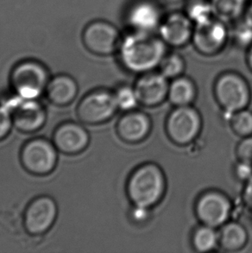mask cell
Returning a JSON list of instances; mask_svg holds the SVG:
<instances>
[{"mask_svg": "<svg viewBox=\"0 0 252 253\" xmlns=\"http://www.w3.org/2000/svg\"><path fill=\"white\" fill-rule=\"evenodd\" d=\"M118 109L113 92L106 89H96L83 96L76 113L82 123L97 126L111 120Z\"/></svg>", "mask_w": 252, "mask_h": 253, "instance_id": "6", "label": "cell"}, {"mask_svg": "<svg viewBox=\"0 0 252 253\" xmlns=\"http://www.w3.org/2000/svg\"><path fill=\"white\" fill-rule=\"evenodd\" d=\"M79 92L77 82L72 76L61 74L54 76L46 89L48 101L56 106H67L75 101Z\"/></svg>", "mask_w": 252, "mask_h": 253, "instance_id": "17", "label": "cell"}, {"mask_svg": "<svg viewBox=\"0 0 252 253\" xmlns=\"http://www.w3.org/2000/svg\"><path fill=\"white\" fill-rule=\"evenodd\" d=\"M123 36L119 29L106 21H94L85 27L82 40L85 48L97 55H113L120 48Z\"/></svg>", "mask_w": 252, "mask_h": 253, "instance_id": "10", "label": "cell"}, {"mask_svg": "<svg viewBox=\"0 0 252 253\" xmlns=\"http://www.w3.org/2000/svg\"><path fill=\"white\" fill-rule=\"evenodd\" d=\"M247 49H248V52H247V62H248L250 69L252 70V45H251Z\"/></svg>", "mask_w": 252, "mask_h": 253, "instance_id": "34", "label": "cell"}, {"mask_svg": "<svg viewBox=\"0 0 252 253\" xmlns=\"http://www.w3.org/2000/svg\"><path fill=\"white\" fill-rule=\"evenodd\" d=\"M118 52L126 69L145 74L159 67L167 54V45L154 33L130 31L124 36Z\"/></svg>", "mask_w": 252, "mask_h": 253, "instance_id": "1", "label": "cell"}, {"mask_svg": "<svg viewBox=\"0 0 252 253\" xmlns=\"http://www.w3.org/2000/svg\"><path fill=\"white\" fill-rule=\"evenodd\" d=\"M218 240V235L211 226H202L194 233V247L201 253L212 250L217 246Z\"/></svg>", "mask_w": 252, "mask_h": 253, "instance_id": "23", "label": "cell"}, {"mask_svg": "<svg viewBox=\"0 0 252 253\" xmlns=\"http://www.w3.org/2000/svg\"><path fill=\"white\" fill-rule=\"evenodd\" d=\"M13 127V122L10 113L2 103H0V142L10 135Z\"/></svg>", "mask_w": 252, "mask_h": 253, "instance_id": "28", "label": "cell"}, {"mask_svg": "<svg viewBox=\"0 0 252 253\" xmlns=\"http://www.w3.org/2000/svg\"><path fill=\"white\" fill-rule=\"evenodd\" d=\"M114 94L119 109L129 111L135 108L138 103L135 89L130 88L129 86L120 87Z\"/></svg>", "mask_w": 252, "mask_h": 253, "instance_id": "27", "label": "cell"}, {"mask_svg": "<svg viewBox=\"0 0 252 253\" xmlns=\"http://www.w3.org/2000/svg\"><path fill=\"white\" fill-rule=\"evenodd\" d=\"M238 157L240 161L252 164V137H247L238 146Z\"/></svg>", "mask_w": 252, "mask_h": 253, "instance_id": "29", "label": "cell"}, {"mask_svg": "<svg viewBox=\"0 0 252 253\" xmlns=\"http://www.w3.org/2000/svg\"><path fill=\"white\" fill-rule=\"evenodd\" d=\"M232 130L241 137H249L252 134V113L241 110L232 114L230 119Z\"/></svg>", "mask_w": 252, "mask_h": 253, "instance_id": "26", "label": "cell"}, {"mask_svg": "<svg viewBox=\"0 0 252 253\" xmlns=\"http://www.w3.org/2000/svg\"><path fill=\"white\" fill-rule=\"evenodd\" d=\"M1 103L10 112L13 126L22 133H36L44 126L47 111L38 99H25L13 92Z\"/></svg>", "mask_w": 252, "mask_h": 253, "instance_id": "4", "label": "cell"}, {"mask_svg": "<svg viewBox=\"0 0 252 253\" xmlns=\"http://www.w3.org/2000/svg\"><path fill=\"white\" fill-rule=\"evenodd\" d=\"M147 214V209L136 207V212H135V218L136 219H143L145 218Z\"/></svg>", "mask_w": 252, "mask_h": 253, "instance_id": "33", "label": "cell"}, {"mask_svg": "<svg viewBox=\"0 0 252 253\" xmlns=\"http://www.w3.org/2000/svg\"><path fill=\"white\" fill-rule=\"evenodd\" d=\"M230 30V39L239 48H248L252 45V27L242 18L234 22Z\"/></svg>", "mask_w": 252, "mask_h": 253, "instance_id": "25", "label": "cell"}, {"mask_svg": "<svg viewBox=\"0 0 252 253\" xmlns=\"http://www.w3.org/2000/svg\"><path fill=\"white\" fill-rule=\"evenodd\" d=\"M171 102L177 106H188L195 96L194 83L188 78H177L168 89Z\"/></svg>", "mask_w": 252, "mask_h": 253, "instance_id": "21", "label": "cell"}, {"mask_svg": "<svg viewBox=\"0 0 252 253\" xmlns=\"http://www.w3.org/2000/svg\"><path fill=\"white\" fill-rule=\"evenodd\" d=\"M230 39L227 23L213 17L202 24L194 25L192 44L201 55H217L225 48Z\"/></svg>", "mask_w": 252, "mask_h": 253, "instance_id": "8", "label": "cell"}, {"mask_svg": "<svg viewBox=\"0 0 252 253\" xmlns=\"http://www.w3.org/2000/svg\"><path fill=\"white\" fill-rule=\"evenodd\" d=\"M231 209V202L225 196L217 192H210L199 200L196 212L205 226L217 227L227 220Z\"/></svg>", "mask_w": 252, "mask_h": 253, "instance_id": "15", "label": "cell"}, {"mask_svg": "<svg viewBox=\"0 0 252 253\" xmlns=\"http://www.w3.org/2000/svg\"><path fill=\"white\" fill-rule=\"evenodd\" d=\"M52 141L59 152L75 156L87 149L90 144V134L82 124L66 121L55 128Z\"/></svg>", "mask_w": 252, "mask_h": 253, "instance_id": "13", "label": "cell"}, {"mask_svg": "<svg viewBox=\"0 0 252 253\" xmlns=\"http://www.w3.org/2000/svg\"><path fill=\"white\" fill-rule=\"evenodd\" d=\"M237 174L242 180H249L252 177V164L241 162L237 167Z\"/></svg>", "mask_w": 252, "mask_h": 253, "instance_id": "30", "label": "cell"}, {"mask_svg": "<svg viewBox=\"0 0 252 253\" xmlns=\"http://www.w3.org/2000/svg\"><path fill=\"white\" fill-rule=\"evenodd\" d=\"M216 97L225 109L228 120L233 113L244 110L250 101V90L246 81L233 73H227L218 80L215 87Z\"/></svg>", "mask_w": 252, "mask_h": 253, "instance_id": "9", "label": "cell"}, {"mask_svg": "<svg viewBox=\"0 0 252 253\" xmlns=\"http://www.w3.org/2000/svg\"><path fill=\"white\" fill-rule=\"evenodd\" d=\"M159 67L161 74H163L167 79L176 78L184 71V59L177 53L166 54Z\"/></svg>", "mask_w": 252, "mask_h": 253, "instance_id": "24", "label": "cell"}, {"mask_svg": "<svg viewBox=\"0 0 252 253\" xmlns=\"http://www.w3.org/2000/svg\"><path fill=\"white\" fill-rule=\"evenodd\" d=\"M164 3L168 4H178V3H185L186 0H164Z\"/></svg>", "mask_w": 252, "mask_h": 253, "instance_id": "35", "label": "cell"}, {"mask_svg": "<svg viewBox=\"0 0 252 253\" xmlns=\"http://www.w3.org/2000/svg\"><path fill=\"white\" fill-rule=\"evenodd\" d=\"M194 24L183 12L174 11L164 16L158 36L167 46L181 48L192 41Z\"/></svg>", "mask_w": 252, "mask_h": 253, "instance_id": "14", "label": "cell"}, {"mask_svg": "<svg viewBox=\"0 0 252 253\" xmlns=\"http://www.w3.org/2000/svg\"><path fill=\"white\" fill-rule=\"evenodd\" d=\"M215 17L225 23L241 19L248 5V0H211Z\"/></svg>", "mask_w": 252, "mask_h": 253, "instance_id": "19", "label": "cell"}, {"mask_svg": "<svg viewBox=\"0 0 252 253\" xmlns=\"http://www.w3.org/2000/svg\"><path fill=\"white\" fill-rule=\"evenodd\" d=\"M161 73H145L136 84L135 92L138 102L147 106H157L168 94L169 85Z\"/></svg>", "mask_w": 252, "mask_h": 253, "instance_id": "16", "label": "cell"}, {"mask_svg": "<svg viewBox=\"0 0 252 253\" xmlns=\"http://www.w3.org/2000/svg\"><path fill=\"white\" fill-rule=\"evenodd\" d=\"M218 240L225 250L237 251L246 245L247 233L239 223H229L222 228Z\"/></svg>", "mask_w": 252, "mask_h": 253, "instance_id": "20", "label": "cell"}, {"mask_svg": "<svg viewBox=\"0 0 252 253\" xmlns=\"http://www.w3.org/2000/svg\"><path fill=\"white\" fill-rule=\"evenodd\" d=\"M50 79L44 64L36 60H24L11 70L10 84L17 95L25 99H38L44 94Z\"/></svg>", "mask_w": 252, "mask_h": 253, "instance_id": "3", "label": "cell"}, {"mask_svg": "<svg viewBox=\"0 0 252 253\" xmlns=\"http://www.w3.org/2000/svg\"><path fill=\"white\" fill-rule=\"evenodd\" d=\"M150 130L149 118L142 113L130 112L122 117L117 125V132L122 140L136 143L146 137Z\"/></svg>", "mask_w": 252, "mask_h": 253, "instance_id": "18", "label": "cell"}, {"mask_svg": "<svg viewBox=\"0 0 252 253\" xmlns=\"http://www.w3.org/2000/svg\"><path fill=\"white\" fill-rule=\"evenodd\" d=\"M165 190V179L155 165H143L129 178L127 193L136 207L149 209L160 201Z\"/></svg>", "mask_w": 252, "mask_h": 253, "instance_id": "2", "label": "cell"}, {"mask_svg": "<svg viewBox=\"0 0 252 253\" xmlns=\"http://www.w3.org/2000/svg\"><path fill=\"white\" fill-rule=\"evenodd\" d=\"M164 15L156 0H136L126 11V24L130 31L154 33L158 31Z\"/></svg>", "mask_w": 252, "mask_h": 253, "instance_id": "11", "label": "cell"}, {"mask_svg": "<svg viewBox=\"0 0 252 253\" xmlns=\"http://www.w3.org/2000/svg\"><path fill=\"white\" fill-rule=\"evenodd\" d=\"M184 12L194 25L216 17L211 0H186Z\"/></svg>", "mask_w": 252, "mask_h": 253, "instance_id": "22", "label": "cell"}, {"mask_svg": "<svg viewBox=\"0 0 252 253\" xmlns=\"http://www.w3.org/2000/svg\"><path fill=\"white\" fill-rule=\"evenodd\" d=\"M58 216V205L48 195L33 199L24 212V226L31 236H41L51 229Z\"/></svg>", "mask_w": 252, "mask_h": 253, "instance_id": "7", "label": "cell"}, {"mask_svg": "<svg viewBox=\"0 0 252 253\" xmlns=\"http://www.w3.org/2000/svg\"><path fill=\"white\" fill-rule=\"evenodd\" d=\"M244 198H245L246 205L248 206L250 209H252V177L250 178L247 181Z\"/></svg>", "mask_w": 252, "mask_h": 253, "instance_id": "31", "label": "cell"}, {"mask_svg": "<svg viewBox=\"0 0 252 253\" xmlns=\"http://www.w3.org/2000/svg\"><path fill=\"white\" fill-rule=\"evenodd\" d=\"M199 113L189 106H178L168 120V136L174 143L188 144L197 137L201 130Z\"/></svg>", "mask_w": 252, "mask_h": 253, "instance_id": "12", "label": "cell"}, {"mask_svg": "<svg viewBox=\"0 0 252 253\" xmlns=\"http://www.w3.org/2000/svg\"><path fill=\"white\" fill-rule=\"evenodd\" d=\"M59 151L53 141L45 137H34L24 143L20 151V162L28 173L45 176L55 170Z\"/></svg>", "mask_w": 252, "mask_h": 253, "instance_id": "5", "label": "cell"}, {"mask_svg": "<svg viewBox=\"0 0 252 253\" xmlns=\"http://www.w3.org/2000/svg\"><path fill=\"white\" fill-rule=\"evenodd\" d=\"M243 19L252 27V0L248 3V5L246 7Z\"/></svg>", "mask_w": 252, "mask_h": 253, "instance_id": "32", "label": "cell"}]
</instances>
